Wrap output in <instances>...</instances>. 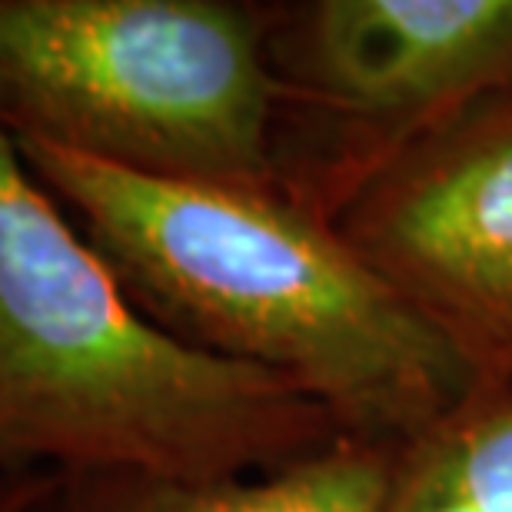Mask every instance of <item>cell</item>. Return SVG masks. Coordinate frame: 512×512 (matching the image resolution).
<instances>
[{
  "mask_svg": "<svg viewBox=\"0 0 512 512\" xmlns=\"http://www.w3.org/2000/svg\"><path fill=\"white\" fill-rule=\"evenodd\" d=\"M14 143L153 323L290 380L346 436L403 446L483 393L463 356L293 190L160 180Z\"/></svg>",
  "mask_w": 512,
  "mask_h": 512,
  "instance_id": "6da1fadb",
  "label": "cell"
},
{
  "mask_svg": "<svg viewBox=\"0 0 512 512\" xmlns=\"http://www.w3.org/2000/svg\"><path fill=\"white\" fill-rule=\"evenodd\" d=\"M340 439L300 386L153 323L0 127V476L233 479Z\"/></svg>",
  "mask_w": 512,
  "mask_h": 512,
  "instance_id": "7a4b0ae2",
  "label": "cell"
},
{
  "mask_svg": "<svg viewBox=\"0 0 512 512\" xmlns=\"http://www.w3.org/2000/svg\"><path fill=\"white\" fill-rule=\"evenodd\" d=\"M270 27L227 0H0V127L143 177L286 190Z\"/></svg>",
  "mask_w": 512,
  "mask_h": 512,
  "instance_id": "3957f363",
  "label": "cell"
},
{
  "mask_svg": "<svg viewBox=\"0 0 512 512\" xmlns=\"http://www.w3.org/2000/svg\"><path fill=\"white\" fill-rule=\"evenodd\" d=\"M330 223L483 389H512V90L366 163Z\"/></svg>",
  "mask_w": 512,
  "mask_h": 512,
  "instance_id": "277c9868",
  "label": "cell"
},
{
  "mask_svg": "<svg viewBox=\"0 0 512 512\" xmlns=\"http://www.w3.org/2000/svg\"><path fill=\"white\" fill-rule=\"evenodd\" d=\"M270 64L283 100H313L370 130L360 173L512 90V0H316L270 27Z\"/></svg>",
  "mask_w": 512,
  "mask_h": 512,
  "instance_id": "5b68a950",
  "label": "cell"
},
{
  "mask_svg": "<svg viewBox=\"0 0 512 512\" xmlns=\"http://www.w3.org/2000/svg\"><path fill=\"white\" fill-rule=\"evenodd\" d=\"M396 449L346 436L283 469L233 479L57 476L30 512H386Z\"/></svg>",
  "mask_w": 512,
  "mask_h": 512,
  "instance_id": "8992f818",
  "label": "cell"
},
{
  "mask_svg": "<svg viewBox=\"0 0 512 512\" xmlns=\"http://www.w3.org/2000/svg\"><path fill=\"white\" fill-rule=\"evenodd\" d=\"M386 512H512V389H483L399 446Z\"/></svg>",
  "mask_w": 512,
  "mask_h": 512,
  "instance_id": "52a82bcc",
  "label": "cell"
},
{
  "mask_svg": "<svg viewBox=\"0 0 512 512\" xmlns=\"http://www.w3.org/2000/svg\"><path fill=\"white\" fill-rule=\"evenodd\" d=\"M57 483L54 473H27V476H0V512H30L47 489Z\"/></svg>",
  "mask_w": 512,
  "mask_h": 512,
  "instance_id": "ba28073f",
  "label": "cell"
}]
</instances>
